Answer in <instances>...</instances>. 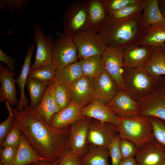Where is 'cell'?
<instances>
[{"mask_svg": "<svg viewBox=\"0 0 165 165\" xmlns=\"http://www.w3.org/2000/svg\"><path fill=\"white\" fill-rule=\"evenodd\" d=\"M87 153L80 159L81 165H109L108 149L89 145Z\"/></svg>", "mask_w": 165, "mask_h": 165, "instance_id": "484cf974", "label": "cell"}, {"mask_svg": "<svg viewBox=\"0 0 165 165\" xmlns=\"http://www.w3.org/2000/svg\"><path fill=\"white\" fill-rule=\"evenodd\" d=\"M144 7V0H138L135 3L109 14L116 19L125 18L134 15L141 14Z\"/></svg>", "mask_w": 165, "mask_h": 165, "instance_id": "e575fe53", "label": "cell"}, {"mask_svg": "<svg viewBox=\"0 0 165 165\" xmlns=\"http://www.w3.org/2000/svg\"><path fill=\"white\" fill-rule=\"evenodd\" d=\"M51 83L28 76L26 86L29 91L30 106L33 109L39 104L42 97Z\"/></svg>", "mask_w": 165, "mask_h": 165, "instance_id": "83f0119b", "label": "cell"}, {"mask_svg": "<svg viewBox=\"0 0 165 165\" xmlns=\"http://www.w3.org/2000/svg\"><path fill=\"white\" fill-rule=\"evenodd\" d=\"M5 104L9 112V116L7 119L0 124V145L2 146L5 138L10 130L14 119V117L10 105L7 101H5Z\"/></svg>", "mask_w": 165, "mask_h": 165, "instance_id": "ab89813d", "label": "cell"}, {"mask_svg": "<svg viewBox=\"0 0 165 165\" xmlns=\"http://www.w3.org/2000/svg\"><path fill=\"white\" fill-rule=\"evenodd\" d=\"M123 55V48L107 46L102 55L104 69L116 82L118 91L124 89Z\"/></svg>", "mask_w": 165, "mask_h": 165, "instance_id": "9c48e42d", "label": "cell"}, {"mask_svg": "<svg viewBox=\"0 0 165 165\" xmlns=\"http://www.w3.org/2000/svg\"><path fill=\"white\" fill-rule=\"evenodd\" d=\"M134 157L137 165H164L165 147L154 139L140 149Z\"/></svg>", "mask_w": 165, "mask_h": 165, "instance_id": "5bb4252c", "label": "cell"}, {"mask_svg": "<svg viewBox=\"0 0 165 165\" xmlns=\"http://www.w3.org/2000/svg\"><path fill=\"white\" fill-rule=\"evenodd\" d=\"M107 105L116 115L127 116L139 115L138 101L124 90L118 91Z\"/></svg>", "mask_w": 165, "mask_h": 165, "instance_id": "2e32d148", "label": "cell"}, {"mask_svg": "<svg viewBox=\"0 0 165 165\" xmlns=\"http://www.w3.org/2000/svg\"><path fill=\"white\" fill-rule=\"evenodd\" d=\"M158 4L160 11L165 18V0H158Z\"/></svg>", "mask_w": 165, "mask_h": 165, "instance_id": "7dc6e473", "label": "cell"}, {"mask_svg": "<svg viewBox=\"0 0 165 165\" xmlns=\"http://www.w3.org/2000/svg\"><path fill=\"white\" fill-rule=\"evenodd\" d=\"M56 84L55 80L50 83L44 94L39 104L33 109L36 114L42 118L49 125L52 116L60 111L54 96V90Z\"/></svg>", "mask_w": 165, "mask_h": 165, "instance_id": "ffe728a7", "label": "cell"}, {"mask_svg": "<svg viewBox=\"0 0 165 165\" xmlns=\"http://www.w3.org/2000/svg\"><path fill=\"white\" fill-rule=\"evenodd\" d=\"M158 0H144V7L140 23L142 28L149 29L165 23V18L159 7Z\"/></svg>", "mask_w": 165, "mask_h": 165, "instance_id": "7402d4cb", "label": "cell"}, {"mask_svg": "<svg viewBox=\"0 0 165 165\" xmlns=\"http://www.w3.org/2000/svg\"><path fill=\"white\" fill-rule=\"evenodd\" d=\"M164 165H165V160L164 161Z\"/></svg>", "mask_w": 165, "mask_h": 165, "instance_id": "681fc988", "label": "cell"}, {"mask_svg": "<svg viewBox=\"0 0 165 165\" xmlns=\"http://www.w3.org/2000/svg\"><path fill=\"white\" fill-rule=\"evenodd\" d=\"M35 47V46L34 44L28 46L20 74L18 78L16 79V82L17 83L20 90V99L15 108L18 111H23L24 107L28 105L29 102V100L25 96L24 87L30 71L32 55Z\"/></svg>", "mask_w": 165, "mask_h": 165, "instance_id": "603a6c76", "label": "cell"}, {"mask_svg": "<svg viewBox=\"0 0 165 165\" xmlns=\"http://www.w3.org/2000/svg\"><path fill=\"white\" fill-rule=\"evenodd\" d=\"M123 90L137 101L152 90L159 79L152 76L143 67L123 69Z\"/></svg>", "mask_w": 165, "mask_h": 165, "instance_id": "277c9868", "label": "cell"}, {"mask_svg": "<svg viewBox=\"0 0 165 165\" xmlns=\"http://www.w3.org/2000/svg\"><path fill=\"white\" fill-rule=\"evenodd\" d=\"M30 164H28V165H29Z\"/></svg>", "mask_w": 165, "mask_h": 165, "instance_id": "f5cc1de1", "label": "cell"}, {"mask_svg": "<svg viewBox=\"0 0 165 165\" xmlns=\"http://www.w3.org/2000/svg\"><path fill=\"white\" fill-rule=\"evenodd\" d=\"M53 93L60 111L66 107L72 101L70 85L56 83Z\"/></svg>", "mask_w": 165, "mask_h": 165, "instance_id": "1f68e13d", "label": "cell"}, {"mask_svg": "<svg viewBox=\"0 0 165 165\" xmlns=\"http://www.w3.org/2000/svg\"><path fill=\"white\" fill-rule=\"evenodd\" d=\"M143 67L156 79L165 75V56L161 47H155L152 54Z\"/></svg>", "mask_w": 165, "mask_h": 165, "instance_id": "d4e9b609", "label": "cell"}, {"mask_svg": "<svg viewBox=\"0 0 165 165\" xmlns=\"http://www.w3.org/2000/svg\"><path fill=\"white\" fill-rule=\"evenodd\" d=\"M60 161L57 160L54 162H50L46 160H41L31 164L29 165H61Z\"/></svg>", "mask_w": 165, "mask_h": 165, "instance_id": "f6af8a7d", "label": "cell"}, {"mask_svg": "<svg viewBox=\"0 0 165 165\" xmlns=\"http://www.w3.org/2000/svg\"><path fill=\"white\" fill-rule=\"evenodd\" d=\"M119 145L122 160L134 157L139 149L133 143L126 139L120 138Z\"/></svg>", "mask_w": 165, "mask_h": 165, "instance_id": "f35d334b", "label": "cell"}, {"mask_svg": "<svg viewBox=\"0 0 165 165\" xmlns=\"http://www.w3.org/2000/svg\"><path fill=\"white\" fill-rule=\"evenodd\" d=\"M116 125L120 138L128 140L139 149L154 139L149 117L138 115H116Z\"/></svg>", "mask_w": 165, "mask_h": 165, "instance_id": "3957f363", "label": "cell"}, {"mask_svg": "<svg viewBox=\"0 0 165 165\" xmlns=\"http://www.w3.org/2000/svg\"><path fill=\"white\" fill-rule=\"evenodd\" d=\"M78 58L73 37L60 33L58 38L54 41L52 64L58 70L77 61Z\"/></svg>", "mask_w": 165, "mask_h": 165, "instance_id": "ba28073f", "label": "cell"}, {"mask_svg": "<svg viewBox=\"0 0 165 165\" xmlns=\"http://www.w3.org/2000/svg\"><path fill=\"white\" fill-rule=\"evenodd\" d=\"M139 115L157 117L165 120V81L160 77L152 90L138 101Z\"/></svg>", "mask_w": 165, "mask_h": 165, "instance_id": "5b68a950", "label": "cell"}, {"mask_svg": "<svg viewBox=\"0 0 165 165\" xmlns=\"http://www.w3.org/2000/svg\"><path fill=\"white\" fill-rule=\"evenodd\" d=\"M27 0H1L0 8L9 13H23L28 7Z\"/></svg>", "mask_w": 165, "mask_h": 165, "instance_id": "836d02e7", "label": "cell"}, {"mask_svg": "<svg viewBox=\"0 0 165 165\" xmlns=\"http://www.w3.org/2000/svg\"><path fill=\"white\" fill-rule=\"evenodd\" d=\"M165 42V23L147 30L146 34L136 45L162 47Z\"/></svg>", "mask_w": 165, "mask_h": 165, "instance_id": "f1b7e54d", "label": "cell"}, {"mask_svg": "<svg viewBox=\"0 0 165 165\" xmlns=\"http://www.w3.org/2000/svg\"><path fill=\"white\" fill-rule=\"evenodd\" d=\"M82 108L72 101L66 107L52 116L49 125L58 129L69 126L84 116L82 114Z\"/></svg>", "mask_w": 165, "mask_h": 165, "instance_id": "d6986e66", "label": "cell"}, {"mask_svg": "<svg viewBox=\"0 0 165 165\" xmlns=\"http://www.w3.org/2000/svg\"><path fill=\"white\" fill-rule=\"evenodd\" d=\"M34 40L36 46L35 61L30 71L42 66L52 64L54 41L51 35L46 36L38 24L34 25Z\"/></svg>", "mask_w": 165, "mask_h": 165, "instance_id": "7c38bea8", "label": "cell"}, {"mask_svg": "<svg viewBox=\"0 0 165 165\" xmlns=\"http://www.w3.org/2000/svg\"><path fill=\"white\" fill-rule=\"evenodd\" d=\"M93 86L95 99L106 105L111 101L118 91L116 82L104 69L100 75L93 78Z\"/></svg>", "mask_w": 165, "mask_h": 165, "instance_id": "9a60e30c", "label": "cell"}, {"mask_svg": "<svg viewBox=\"0 0 165 165\" xmlns=\"http://www.w3.org/2000/svg\"><path fill=\"white\" fill-rule=\"evenodd\" d=\"M138 0H101L105 13L111 14Z\"/></svg>", "mask_w": 165, "mask_h": 165, "instance_id": "74e56055", "label": "cell"}, {"mask_svg": "<svg viewBox=\"0 0 165 165\" xmlns=\"http://www.w3.org/2000/svg\"><path fill=\"white\" fill-rule=\"evenodd\" d=\"M57 69L52 64L39 67L30 71L28 76L51 83L55 80Z\"/></svg>", "mask_w": 165, "mask_h": 165, "instance_id": "d6a6232c", "label": "cell"}, {"mask_svg": "<svg viewBox=\"0 0 165 165\" xmlns=\"http://www.w3.org/2000/svg\"><path fill=\"white\" fill-rule=\"evenodd\" d=\"M83 75L94 78L104 70L102 56H92L80 59Z\"/></svg>", "mask_w": 165, "mask_h": 165, "instance_id": "4dcf8cb0", "label": "cell"}, {"mask_svg": "<svg viewBox=\"0 0 165 165\" xmlns=\"http://www.w3.org/2000/svg\"><path fill=\"white\" fill-rule=\"evenodd\" d=\"M164 80H165V77H164Z\"/></svg>", "mask_w": 165, "mask_h": 165, "instance_id": "f907efd6", "label": "cell"}, {"mask_svg": "<svg viewBox=\"0 0 165 165\" xmlns=\"http://www.w3.org/2000/svg\"><path fill=\"white\" fill-rule=\"evenodd\" d=\"M21 132L20 128L13 122L10 130L1 146V148L6 146L18 148L20 142Z\"/></svg>", "mask_w": 165, "mask_h": 165, "instance_id": "8d00e7d4", "label": "cell"}, {"mask_svg": "<svg viewBox=\"0 0 165 165\" xmlns=\"http://www.w3.org/2000/svg\"><path fill=\"white\" fill-rule=\"evenodd\" d=\"M120 138L117 135L110 144L108 150L110 156L111 165H119L122 160L119 148Z\"/></svg>", "mask_w": 165, "mask_h": 165, "instance_id": "b9f144b4", "label": "cell"}, {"mask_svg": "<svg viewBox=\"0 0 165 165\" xmlns=\"http://www.w3.org/2000/svg\"><path fill=\"white\" fill-rule=\"evenodd\" d=\"M11 109L13 122L38 155L54 162L61 160L69 153V126L60 129L51 127L28 105L22 111Z\"/></svg>", "mask_w": 165, "mask_h": 165, "instance_id": "6da1fadb", "label": "cell"}, {"mask_svg": "<svg viewBox=\"0 0 165 165\" xmlns=\"http://www.w3.org/2000/svg\"><path fill=\"white\" fill-rule=\"evenodd\" d=\"M86 2L89 28L98 30L106 15L103 4L101 0H91Z\"/></svg>", "mask_w": 165, "mask_h": 165, "instance_id": "f546056e", "label": "cell"}, {"mask_svg": "<svg viewBox=\"0 0 165 165\" xmlns=\"http://www.w3.org/2000/svg\"><path fill=\"white\" fill-rule=\"evenodd\" d=\"M46 160L38 155L28 142L21 132V140L17 149L14 165H27Z\"/></svg>", "mask_w": 165, "mask_h": 165, "instance_id": "cb8c5ba5", "label": "cell"}, {"mask_svg": "<svg viewBox=\"0 0 165 165\" xmlns=\"http://www.w3.org/2000/svg\"><path fill=\"white\" fill-rule=\"evenodd\" d=\"M90 119L84 116L69 126V154H79L82 157L87 152V135Z\"/></svg>", "mask_w": 165, "mask_h": 165, "instance_id": "30bf717a", "label": "cell"}, {"mask_svg": "<svg viewBox=\"0 0 165 165\" xmlns=\"http://www.w3.org/2000/svg\"><path fill=\"white\" fill-rule=\"evenodd\" d=\"M141 15L116 19L106 14L98 32L107 46L124 48L136 45L146 33L141 24Z\"/></svg>", "mask_w": 165, "mask_h": 165, "instance_id": "7a4b0ae2", "label": "cell"}, {"mask_svg": "<svg viewBox=\"0 0 165 165\" xmlns=\"http://www.w3.org/2000/svg\"><path fill=\"white\" fill-rule=\"evenodd\" d=\"M155 47L133 45L123 49V68L143 67L152 54Z\"/></svg>", "mask_w": 165, "mask_h": 165, "instance_id": "e0dca14e", "label": "cell"}, {"mask_svg": "<svg viewBox=\"0 0 165 165\" xmlns=\"http://www.w3.org/2000/svg\"><path fill=\"white\" fill-rule=\"evenodd\" d=\"M118 134L116 125L109 123L90 121L87 135L88 145L108 149L112 141Z\"/></svg>", "mask_w": 165, "mask_h": 165, "instance_id": "8fae6325", "label": "cell"}, {"mask_svg": "<svg viewBox=\"0 0 165 165\" xmlns=\"http://www.w3.org/2000/svg\"><path fill=\"white\" fill-rule=\"evenodd\" d=\"M89 28L87 2L75 1L68 6L65 14L63 33L73 37Z\"/></svg>", "mask_w": 165, "mask_h": 165, "instance_id": "52a82bcc", "label": "cell"}, {"mask_svg": "<svg viewBox=\"0 0 165 165\" xmlns=\"http://www.w3.org/2000/svg\"><path fill=\"white\" fill-rule=\"evenodd\" d=\"M81 156L79 154H68L60 161L61 165H81Z\"/></svg>", "mask_w": 165, "mask_h": 165, "instance_id": "7bdbcfd3", "label": "cell"}, {"mask_svg": "<svg viewBox=\"0 0 165 165\" xmlns=\"http://www.w3.org/2000/svg\"><path fill=\"white\" fill-rule=\"evenodd\" d=\"M18 148L9 146L1 148L0 163L4 165H14Z\"/></svg>", "mask_w": 165, "mask_h": 165, "instance_id": "60d3db41", "label": "cell"}, {"mask_svg": "<svg viewBox=\"0 0 165 165\" xmlns=\"http://www.w3.org/2000/svg\"><path fill=\"white\" fill-rule=\"evenodd\" d=\"M0 165H3V164H1V163H0Z\"/></svg>", "mask_w": 165, "mask_h": 165, "instance_id": "816d5d0a", "label": "cell"}, {"mask_svg": "<svg viewBox=\"0 0 165 165\" xmlns=\"http://www.w3.org/2000/svg\"><path fill=\"white\" fill-rule=\"evenodd\" d=\"M82 116L95 119L102 123H109L116 125V115L100 100L94 99L82 109Z\"/></svg>", "mask_w": 165, "mask_h": 165, "instance_id": "44dd1931", "label": "cell"}, {"mask_svg": "<svg viewBox=\"0 0 165 165\" xmlns=\"http://www.w3.org/2000/svg\"><path fill=\"white\" fill-rule=\"evenodd\" d=\"M119 165H137V164L135 158L132 157L122 160Z\"/></svg>", "mask_w": 165, "mask_h": 165, "instance_id": "bcb514c9", "label": "cell"}, {"mask_svg": "<svg viewBox=\"0 0 165 165\" xmlns=\"http://www.w3.org/2000/svg\"><path fill=\"white\" fill-rule=\"evenodd\" d=\"M83 76L79 62L76 61L61 69L57 70L55 81L56 83L71 85Z\"/></svg>", "mask_w": 165, "mask_h": 165, "instance_id": "4316f807", "label": "cell"}, {"mask_svg": "<svg viewBox=\"0 0 165 165\" xmlns=\"http://www.w3.org/2000/svg\"><path fill=\"white\" fill-rule=\"evenodd\" d=\"M16 75L14 72L11 71L8 68L0 63V102L6 100L12 106L16 105L19 101L17 99L15 83Z\"/></svg>", "mask_w": 165, "mask_h": 165, "instance_id": "ac0fdd59", "label": "cell"}, {"mask_svg": "<svg viewBox=\"0 0 165 165\" xmlns=\"http://www.w3.org/2000/svg\"><path fill=\"white\" fill-rule=\"evenodd\" d=\"M93 80L83 75L70 85L72 102L83 107L95 99Z\"/></svg>", "mask_w": 165, "mask_h": 165, "instance_id": "4fadbf2b", "label": "cell"}, {"mask_svg": "<svg viewBox=\"0 0 165 165\" xmlns=\"http://www.w3.org/2000/svg\"><path fill=\"white\" fill-rule=\"evenodd\" d=\"M149 117L155 139L165 147V120L156 117Z\"/></svg>", "mask_w": 165, "mask_h": 165, "instance_id": "d590c367", "label": "cell"}, {"mask_svg": "<svg viewBox=\"0 0 165 165\" xmlns=\"http://www.w3.org/2000/svg\"><path fill=\"white\" fill-rule=\"evenodd\" d=\"M73 39L80 59L102 56L107 46L96 29L89 28L76 34Z\"/></svg>", "mask_w": 165, "mask_h": 165, "instance_id": "8992f818", "label": "cell"}, {"mask_svg": "<svg viewBox=\"0 0 165 165\" xmlns=\"http://www.w3.org/2000/svg\"><path fill=\"white\" fill-rule=\"evenodd\" d=\"M161 47V49L163 51V52L165 56V44L163 46Z\"/></svg>", "mask_w": 165, "mask_h": 165, "instance_id": "c3c4849f", "label": "cell"}, {"mask_svg": "<svg viewBox=\"0 0 165 165\" xmlns=\"http://www.w3.org/2000/svg\"><path fill=\"white\" fill-rule=\"evenodd\" d=\"M0 61L5 64L11 71L14 72L15 69V61L8 54L6 53L0 48Z\"/></svg>", "mask_w": 165, "mask_h": 165, "instance_id": "ee69618b", "label": "cell"}]
</instances>
